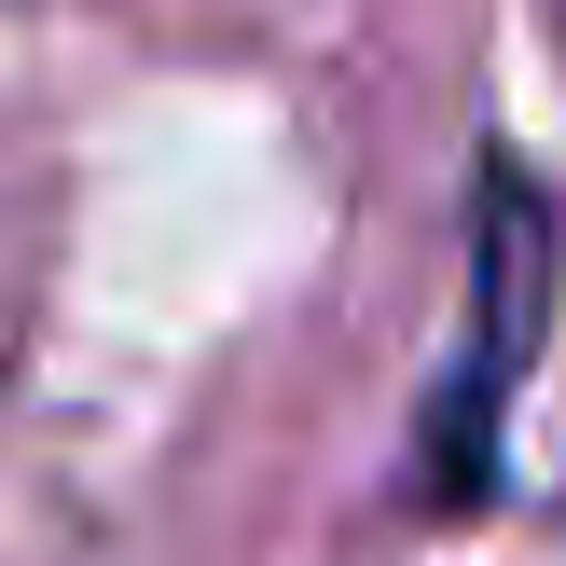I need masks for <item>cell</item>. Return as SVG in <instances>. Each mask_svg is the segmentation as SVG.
Returning a JSON list of instances; mask_svg holds the SVG:
<instances>
[{
    "mask_svg": "<svg viewBox=\"0 0 566 566\" xmlns=\"http://www.w3.org/2000/svg\"><path fill=\"white\" fill-rule=\"evenodd\" d=\"M553 332V193L525 180L512 153H484L470 180V332L442 359L429 415H415V497L429 512H484L497 457H512V387Z\"/></svg>",
    "mask_w": 566,
    "mask_h": 566,
    "instance_id": "6da1fadb",
    "label": "cell"
}]
</instances>
